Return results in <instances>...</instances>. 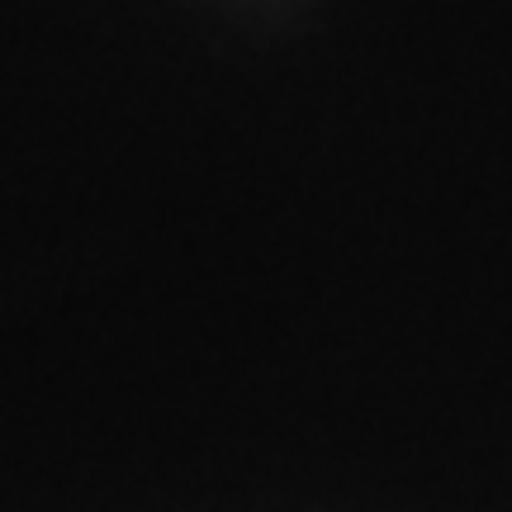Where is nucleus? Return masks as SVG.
Returning <instances> with one entry per match:
<instances>
[]
</instances>
